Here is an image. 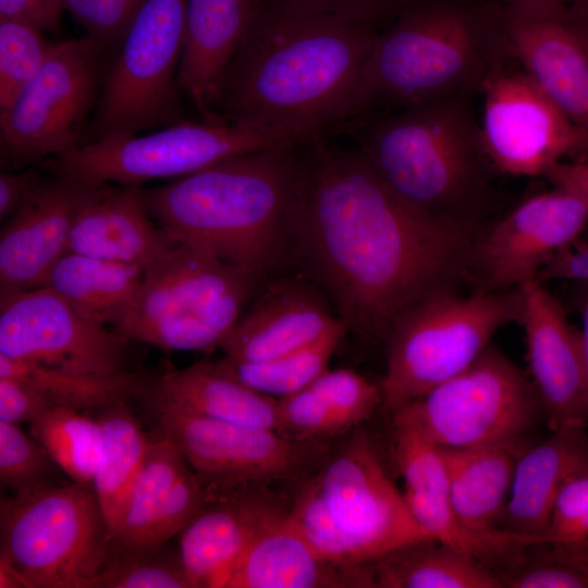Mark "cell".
Listing matches in <instances>:
<instances>
[{"mask_svg":"<svg viewBox=\"0 0 588 588\" xmlns=\"http://www.w3.org/2000/svg\"><path fill=\"white\" fill-rule=\"evenodd\" d=\"M278 432L297 441L326 442L347 433L327 397L311 382L279 399Z\"/></svg>","mask_w":588,"mask_h":588,"instance_id":"b9f144b4","label":"cell"},{"mask_svg":"<svg viewBox=\"0 0 588 588\" xmlns=\"http://www.w3.org/2000/svg\"><path fill=\"white\" fill-rule=\"evenodd\" d=\"M106 49L88 35L53 44L37 75L0 111L2 164H40L85 144Z\"/></svg>","mask_w":588,"mask_h":588,"instance_id":"7c38bea8","label":"cell"},{"mask_svg":"<svg viewBox=\"0 0 588 588\" xmlns=\"http://www.w3.org/2000/svg\"><path fill=\"white\" fill-rule=\"evenodd\" d=\"M291 264L329 297L347 332L385 342L393 324L469 268L475 224L396 196L357 149L301 140Z\"/></svg>","mask_w":588,"mask_h":588,"instance_id":"6da1fadb","label":"cell"},{"mask_svg":"<svg viewBox=\"0 0 588 588\" xmlns=\"http://www.w3.org/2000/svg\"><path fill=\"white\" fill-rule=\"evenodd\" d=\"M406 506L419 527L437 540L476 559L499 574L514 566L537 539L509 531H481L454 512L448 494L404 489Z\"/></svg>","mask_w":588,"mask_h":588,"instance_id":"1f68e13d","label":"cell"},{"mask_svg":"<svg viewBox=\"0 0 588 588\" xmlns=\"http://www.w3.org/2000/svg\"><path fill=\"white\" fill-rule=\"evenodd\" d=\"M588 540V473L567 480L554 501L543 542Z\"/></svg>","mask_w":588,"mask_h":588,"instance_id":"bcb514c9","label":"cell"},{"mask_svg":"<svg viewBox=\"0 0 588 588\" xmlns=\"http://www.w3.org/2000/svg\"><path fill=\"white\" fill-rule=\"evenodd\" d=\"M480 94L483 146L498 172L544 176L568 156L588 160V135L523 70L505 65Z\"/></svg>","mask_w":588,"mask_h":588,"instance_id":"9a60e30c","label":"cell"},{"mask_svg":"<svg viewBox=\"0 0 588 588\" xmlns=\"http://www.w3.org/2000/svg\"><path fill=\"white\" fill-rule=\"evenodd\" d=\"M187 0H143L102 76L86 143L180 118L177 70Z\"/></svg>","mask_w":588,"mask_h":588,"instance_id":"30bf717a","label":"cell"},{"mask_svg":"<svg viewBox=\"0 0 588 588\" xmlns=\"http://www.w3.org/2000/svg\"><path fill=\"white\" fill-rule=\"evenodd\" d=\"M166 546L134 550L112 540L94 588H189L179 550Z\"/></svg>","mask_w":588,"mask_h":588,"instance_id":"f35d334b","label":"cell"},{"mask_svg":"<svg viewBox=\"0 0 588 588\" xmlns=\"http://www.w3.org/2000/svg\"><path fill=\"white\" fill-rule=\"evenodd\" d=\"M267 280L180 243L144 269L131 309L115 331L164 351L209 353Z\"/></svg>","mask_w":588,"mask_h":588,"instance_id":"8992f818","label":"cell"},{"mask_svg":"<svg viewBox=\"0 0 588 588\" xmlns=\"http://www.w3.org/2000/svg\"><path fill=\"white\" fill-rule=\"evenodd\" d=\"M372 583L378 588H503L497 571L433 539L375 561Z\"/></svg>","mask_w":588,"mask_h":588,"instance_id":"f546056e","label":"cell"},{"mask_svg":"<svg viewBox=\"0 0 588 588\" xmlns=\"http://www.w3.org/2000/svg\"><path fill=\"white\" fill-rule=\"evenodd\" d=\"M373 587L371 563L341 567L322 560L289 515L268 499L228 588Z\"/></svg>","mask_w":588,"mask_h":588,"instance_id":"7402d4cb","label":"cell"},{"mask_svg":"<svg viewBox=\"0 0 588 588\" xmlns=\"http://www.w3.org/2000/svg\"><path fill=\"white\" fill-rule=\"evenodd\" d=\"M499 575L503 588H588V540L530 544Z\"/></svg>","mask_w":588,"mask_h":588,"instance_id":"8d00e7d4","label":"cell"},{"mask_svg":"<svg viewBox=\"0 0 588 588\" xmlns=\"http://www.w3.org/2000/svg\"><path fill=\"white\" fill-rule=\"evenodd\" d=\"M586 427L552 430L542 443L519 455L500 530L543 542L551 511L563 485L588 473Z\"/></svg>","mask_w":588,"mask_h":588,"instance_id":"cb8c5ba5","label":"cell"},{"mask_svg":"<svg viewBox=\"0 0 588 588\" xmlns=\"http://www.w3.org/2000/svg\"><path fill=\"white\" fill-rule=\"evenodd\" d=\"M341 130L376 175L419 210L474 224L492 199L494 169L473 95L364 115Z\"/></svg>","mask_w":588,"mask_h":588,"instance_id":"277c9868","label":"cell"},{"mask_svg":"<svg viewBox=\"0 0 588 588\" xmlns=\"http://www.w3.org/2000/svg\"><path fill=\"white\" fill-rule=\"evenodd\" d=\"M532 384L551 430L588 424V373L580 332L558 299L534 280L517 287Z\"/></svg>","mask_w":588,"mask_h":588,"instance_id":"ffe728a7","label":"cell"},{"mask_svg":"<svg viewBox=\"0 0 588 588\" xmlns=\"http://www.w3.org/2000/svg\"><path fill=\"white\" fill-rule=\"evenodd\" d=\"M500 9L470 0H419L404 10L372 45L362 117L480 93L512 59Z\"/></svg>","mask_w":588,"mask_h":588,"instance_id":"5b68a950","label":"cell"},{"mask_svg":"<svg viewBox=\"0 0 588 588\" xmlns=\"http://www.w3.org/2000/svg\"><path fill=\"white\" fill-rule=\"evenodd\" d=\"M327 397L347 431L368 420L381 405L376 384L351 369H327L313 381Z\"/></svg>","mask_w":588,"mask_h":588,"instance_id":"7bdbcfd3","label":"cell"},{"mask_svg":"<svg viewBox=\"0 0 588 588\" xmlns=\"http://www.w3.org/2000/svg\"><path fill=\"white\" fill-rule=\"evenodd\" d=\"M64 471L50 453L19 425L0 421V482L12 494L30 493L63 483Z\"/></svg>","mask_w":588,"mask_h":588,"instance_id":"ab89813d","label":"cell"},{"mask_svg":"<svg viewBox=\"0 0 588 588\" xmlns=\"http://www.w3.org/2000/svg\"><path fill=\"white\" fill-rule=\"evenodd\" d=\"M0 377L20 379L36 389L52 407L99 409L137 399L150 377L130 371L101 377L77 375L0 354Z\"/></svg>","mask_w":588,"mask_h":588,"instance_id":"d6a6232c","label":"cell"},{"mask_svg":"<svg viewBox=\"0 0 588 588\" xmlns=\"http://www.w3.org/2000/svg\"><path fill=\"white\" fill-rule=\"evenodd\" d=\"M520 441L468 448L440 446L449 481L450 503L468 526L481 531L500 530Z\"/></svg>","mask_w":588,"mask_h":588,"instance_id":"83f0119b","label":"cell"},{"mask_svg":"<svg viewBox=\"0 0 588 588\" xmlns=\"http://www.w3.org/2000/svg\"><path fill=\"white\" fill-rule=\"evenodd\" d=\"M30 434L50 453L72 481L91 485L103 455L98 419L79 411L54 407L30 422Z\"/></svg>","mask_w":588,"mask_h":588,"instance_id":"e575fe53","label":"cell"},{"mask_svg":"<svg viewBox=\"0 0 588 588\" xmlns=\"http://www.w3.org/2000/svg\"><path fill=\"white\" fill-rule=\"evenodd\" d=\"M588 224V204L553 186L523 200L476 237L469 267L481 292L510 291L538 280L541 269L571 247Z\"/></svg>","mask_w":588,"mask_h":588,"instance_id":"e0dca14e","label":"cell"},{"mask_svg":"<svg viewBox=\"0 0 588 588\" xmlns=\"http://www.w3.org/2000/svg\"><path fill=\"white\" fill-rule=\"evenodd\" d=\"M0 588H28L21 574L2 558H0Z\"/></svg>","mask_w":588,"mask_h":588,"instance_id":"f5cc1de1","label":"cell"},{"mask_svg":"<svg viewBox=\"0 0 588 588\" xmlns=\"http://www.w3.org/2000/svg\"><path fill=\"white\" fill-rule=\"evenodd\" d=\"M252 0H187L177 86L203 120L213 107L224 73L245 32Z\"/></svg>","mask_w":588,"mask_h":588,"instance_id":"d4e9b609","label":"cell"},{"mask_svg":"<svg viewBox=\"0 0 588 588\" xmlns=\"http://www.w3.org/2000/svg\"><path fill=\"white\" fill-rule=\"evenodd\" d=\"M132 342L82 316L47 286L0 296V354L7 357L110 377L134 371Z\"/></svg>","mask_w":588,"mask_h":588,"instance_id":"5bb4252c","label":"cell"},{"mask_svg":"<svg viewBox=\"0 0 588 588\" xmlns=\"http://www.w3.org/2000/svg\"><path fill=\"white\" fill-rule=\"evenodd\" d=\"M553 186L571 191L588 204V160L559 162L544 175Z\"/></svg>","mask_w":588,"mask_h":588,"instance_id":"816d5d0a","label":"cell"},{"mask_svg":"<svg viewBox=\"0 0 588 588\" xmlns=\"http://www.w3.org/2000/svg\"><path fill=\"white\" fill-rule=\"evenodd\" d=\"M347 333L339 319L316 341L260 363H237L224 357L233 373L253 389L281 399L310 384L328 369L335 350Z\"/></svg>","mask_w":588,"mask_h":588,"instance_id":"d590c367","label":"cell"},{"mask_svg":"<svg viewBox=\"0 0 588 588\" xmlns=\"http://www.w3.org/2000/svg\"><path fill=\"white\" fill-rule=\"evenodd\" d=\"M500 15L511 58L588 135V9L523 0Z\"/></svg>","mask_w":588,"mask_h":588,"instance_id":"2e32d148","label":"cell"},{"mask_svg":"<svg viewBox=\"0 0 588 588\" xmlns=\"http://www.w3.org/2000/svg\"><path fill=\"white\" fill-rule=\"evenodd\" d=\"M542 412L532 382L489 345L463 371L391 414L439 446L468 448L519 440Z\"/></svg>","mask_w":588,"mask_h":588,"instance_id":"4fadbf2b","label":"cell"},{"mask_svg":"<svg viewBox=\"0 0 588 588\" xmlns=\"http://www.w3.org/2000/svg\"><path fill=\"white\" fill-rule=\"evenodd\" d=\"M584 355L586 362V368L588 373V291L585 298L584 309H583V330L580 331Z\"/></svg>","mask_w":588,"mask_h":588,"instance_id":"db71d44e","label":"cell"},{"mask_svg":"<svg viewBox=\"0 0 588 588\" xmlns=\"http://www.w3.org/2000/svg\"><path fill=\"white\" fill-rule=\"evenodd\" d=\"M298 168L299 143L291 140L142 189L151 217L177 242L268 279L291 264Z\"/></svg>","mask_w":588,"mask_h":588,"instance_id":"3957f363","label":"cell"},{"mask_svg":"<svg viewBox=\"0 0 588 588\" xmlns=\"http://www.w3.org/2000/svg\"><path fill=\"white\" fill-rule=\"evenodd\" d=\"M323 499L369 562L430 538L409 513L376 449L357 432L318 473Z\"/></svg>","mask_w":588,"mask_h":588,"instance_id":"ac0fdd59","label":"cell"},{"mask_svg":"<svg viewBox=\"0 0 588 588\" xmlns=\"http://www.w3.org/2000/svg\"><path fill=\"white\" fill-rule=\"evenodd\" d=\"M144 268L66 252L42 286L59 294L82 316L117 330L140 286Z\"/></svg>","mask_w":588,"mask_h":588,"instance_id":"f1b7e54d","label":"cell"},{"mask_svg":"<svg viewBox=\"0 0 588 588\" xmlns=\"http://www.w3.org/2000/svg\"><path fill=\"white\" fill-rule=\"evenodd\" d=\"M98 411L105 448L91 485L113 539L142 473L149 439L127 401L115 402Z\"/></svg>","mask_w":588,"mask_h":588,"instance_id":"4dcf8cb0","label":"cell"},{"mask_svg":"<svg viewBox=\"0 0 588 588\" xmlns=\"http://www.w3.org/2000/svg\"><path fill=\"white\" fill-rule=\"evenodd\" d=\"M53 44L28 23L0 19V111L37 75Z\"/></svg>","mask_w":588,"mask_h":588,"instance_id":"60d3db41","label":"cell"},{"mask_svg":"<svg viewBox=\"0 0 588 588\" xmlns=\"http://www.w3.org/2000/svg\"><path fill=\"white\" fill-rule=\"evenodd\" d=\"M112 184L47 176L0 231V296L42 286L78 215Z\"/></svg>","mask_w":588,"mask_h":588,"instance_id":"d6986e66","label":"cell"},{"mask_svg":"<svg viewBox=\"0 0 588 588\" xmlns=\"http://www.w3.org/2000/svg\"><path fill=\"white\" fill-rule=\"evenodd\" d=\"M187 466L184 455L172 441L162 436L149 440L142 473L112 539L115 543L127 549H148L156 522Z\"/></svg>","mask_w":588,"mask_h":588,"instance_id":"836d02e7","label":"cell"},{"mask_svg":"<svg viewBox=\"0 0 588 588\" xmlns=\"http://www.w3.org/2000/svg\"><path fill=\"white\" fill-rule=\"evenodd\" d=\"M277 8L299 15L335 17L363 25L377 32V27L393 22L404 10L419 0H268Z\"/></svg>","mask_w":588,"mask_h":588,"instance_id":"ee69618b","label":"cell"},{"mask_svg":"<svg viewBox=\"0 0 588 588\" xmlns=\"http://www.w3.org/2000/svg\"><path fill=\"white\" fill-rule=\"evenodd\" d=\"M142 188L112 184L78 215L66 252L145 269L175 248L180 242L151 217Z\"/></svg>","mask_w":588,"mask_h":588,"instance_id":"603a6c76","label":"cell"},{"mask_svg":"<svg viewBox=\"0 0 588 588\" xmlns=\"http://www.w3.org/2000/svg\"><path fill=\"white\" fill-rule=\"evenodd\" d=\"M516 1H523V0H505V3L516 2ZM555 1L564 2L566 4L574 5V7L588 9V0H555Z\"/></svg>","mask_w":588,"mask_h":588,"instance_id":"11a10c76","label":"cell"},{"mask_svg":"<svg viewBox=\"0 0 588 588\" xmlns=\"http://www.w3.org/2000/svg\"><path fill=\"white\" fill-rule=\"evenodd\" d=\"M518 290L460 296L436 291L406 310L384 344L381 405L392 413L463 371L504 324L519 319Z\"/></svg>","mask_w":588,"mask_h":588,"instance_id":"52a82bcc","label":"cell"},{"mask_svg":"<svg viewBox=\"0 0 588 588\" xmlns=\"http://www.w3.org/2000/svg\"><path fill=\"white\" fill-rule=\"evenodd\" d=\"M378 32L252 0L215 114L302 140L362 117L365 64Z\"/></svg>","mask_w":588,"mask_h":588,"instance_id":"7a4b0ae2","label":"cell"},{"mask_svg":"<svg viewBox=\"0 0 588 588\" xmlns=\"http://www.w3.org/2000/svg\"><path fill=\"white\" fill-rule=\"evenodd\" d=\"M52 408L28 383L12 377H0V421L30 424Z\"/></svg>","mask_w":588,"mask_h":588,"instance_id":"7dc6e473","label":"cell"},{"mask_svg":"<svg viewBox=\"0 0 588 588\" xmlns=\"http://www.w3.org/2000/svg\"><path fill=\"white\" fill-rule=\"evenodd\" d=\"M143 0H64L86 35L107 48L119 45Z\"/></svg>","mask_w":588,"mask_h":588,"instance_id":"f6af8a7d","label":"cell"},{"mask_svg":"<svg viewBox=\"0 0 588 588\" xmlns=\"http://www.w3.org/2000/svg\"><path fill=\"white\" fill-rule=\"evenodd\" d=\"M332 307L299 271L267 280L219 347L233 362L269 360L323 335L339 320Z\"/></svg>","mask_w":588,"mask_h":588,"instance_id":"44dd1931","label":"cell"},{"mask_svg":"<svg viewBox=\"0 0 588 588\" xmlns=\"http://www.w3.org/2000/svg\"><path fill=\"white\" fill-rule=\"evenodd\" d=\"M265 489L211 495L180 532V556L189 588H228L267 500Z\"/></svg>","mask_w":588,"mask_h":588,"instance_id":"484cf974","label":"cell"},{"mask_svg":"<svg viewBox=\"0 0 588 588\" xmlns=\"http://www.w3.org/2000/svg\"><path fill=\"white\" fill-rule=\"evenodd\" d=\"M551 279L580 280L588 283V240L562 250L540 271L539 281Z\"/></svg>","mask_w":588,"mask_h":588,"instance_id":"f907efd6","label":"cell"},{"mask_svg":"<svg viewBox=\"0 0 588 588\" xmlns=\"http://www.w3.org/2000/svg\"><path fill=\"white\" fill-rule=\"evenodd\" d=\"M47 176L42 169L4 170L0 174V222L12 217Z\"/></svg>","mask_w":588,"mask_h":588,"instance_id":"c3c4849f","label":"cell"},{"mask_svg":"<svg viewBox=\"0 0 588 588\" xmlns=\"http://www.w3.org/2000/svg\"><path fill=\"white\" fill-rule=\"evenodd\" d=\"M137 399L150 411L159 436L176 445L211 495L298 479L328 453L326 442L297 441L197 414L154 395L147 384Z\"/></svg>","mask_w":588,"mask_h":588,"instance_id":"8fae6325","label":"cell"},{"mask_svg":"<svg viewBox=\"0 0 588 588\" xmlns=\"http://www.w3.org/2000/svg\"><path fill=\"white\" fill-rule=\"evenodd\" d=\"M291 140L297 139L270 127L225 120H182L146 135L105 136L40 166L50 174L90 183L142 186L151 180H175Z\"/></svg>","mask_w":588,"mask_h":588,"instance_id":"9c48e42d","label":"cell"},{"mask_svg":"<svg viewBox=\"0 0 588 588\" xmlns=\"http://www.w3.org/2000/svg\"><path fill=\"white\" fill-rule=\"evenodd\" d=\"M111 543L93 485L1 497L0 558L28 588H94Z\"/></svg>","mask_w":588,"mask_h":588,"instance_id":"ba28073f","label":"cell"},{"mask_svg":"<svg viewBox=\"0 0 588 588\" xmlns=\"http://www.w3.org/2000/svg\"><path fill=\"white\" fill-rule=\"evenodd\" d=\"M147 390L167 402L210 418L279 429V399L244 383L224 359L200 360L150 378Z\"/></svg>","mask_w":588,"mask_h":588,"instance_id":"4316f807","label":"cell"},{"mask_svg":"<svg viewBox=\"0 0 588 588\" xmlns=\"http://www.w3.org/2000/svg\"><path fill=\"white\" fill-rule=\"evenodd\" d=\"M289 515L322 560L341 567L371 563L330 512L320 489L318 474L303 485Z\"/></svg>","mask_w":588,"mask_h":588,"instance_id":"74e56055","label":"cell"},{"mask_svg":"<svg viewBox=\"0 0 588 588\" xmlns=\"http://www.w3.org/2000/svg\"><path fill=\"white\" fill-rule=\"evenodd\" d=\"M64 11V0H0V19L25 22L42 32H56Z\"/></svg>","mask_w":588,"mask_h":588,"instance_id":"681fc988","label":"cell"}]
</instances>
